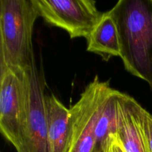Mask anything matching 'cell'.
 I'll return each instance as SVG.
<instances>
[{
	"label": "cell",
	"mask_w": 152,
	"mask_h": 152,
	"mask_svg": "<svg viewBox=\"0 0 152 152\" xmlns=\"http://www.w3.org/2000/svg\"><path fill=\"white\" fill-rule=\"evenodd\" d=\"M38 17L33 0L0 1V69L28 71L37 62L32 37Z\"/></svg>",
	"instance_id": "cell-2"
},
{
	"label": "cell",
	"mask_w": 152,
	"mask_h": 152,
	"mask_svg": "<svg viewBox=\"0 0 152 152\" xmlns=\"http://www.w3.org/2000/svg\"><path fill=\"white\" fill-rule=\"evenodd\" d=\"M87 51L97 54L105 61L120 56V41L117 24L111 11L105 12L87 39Z\"/></svg>",
	"instance_id": "cell-8"
},
{
	"label": "cell",
	"mask_w": 152,
	"mask_h": 152,
	"mask_svg": "<svg viewBox=\"0 0 152 152\" xmlns=\"http://www.w3.org/2000/svg\"><path fill=\"white\" fill-rule=\"evenodd\" d=\"M143 109L133 97L119 92L116 135L126 152H149L142 126Z\"/></svg>",
	"instance_id": "cell-7"
},
{
	"label": "cell",
	"mask_w": 152,
	"mask_h": 152,
	"mask_svg": "<svg viewBox=\"0 0 152 152\" xmlns=\"http://www.w3.org/2000/svg\"><path fill=\"white\" fill-rule=\"evenodd\" d=\"M45 114L51 152H67L70 110L53 94H45Z\"/></svg>",
	"instance_id": "cell-9"
},
{
	"label": "cell",
	"mask_w": 152,
	"mask_h": 152,
	"mask_svg": "<svg viewBox=\"0 0 152 152\" xmlns=\"http://www.w3.org/2000/svg\"><path fill=\"white\" fill-rule=\"evenodd\" d=\"M107 83L96 76L69 108L67 152H99L95 129L99 101Z\"/></svg>",
	"instance_id": "cell-5"
},
{
	"label": "cell",
	"mask_w": 152,
	"mask_h": 152,
	"mask_svg": "<svg viewBox=\"0 0 152 152\" xmlns=\"http://www.w3.org/2000/svg\"><path fill=\"white\" fill-rule=\"evenodd\" d=\"M30 108L26 131L16 152H51L45 114V81L37 62L28 70Z\"/></svg>",
	"instance_id": "cell-6"
},
{
	"label": "cell",
	"mask_w": 152,
	"mask_h": 152,
	"mask_svg": "<svg viewBox=\"0 0 152 152\" xmlns=\"http://www.w3.org/2000/svg\"><path fill=\"white\" fill-rule=\"evenodd\" d=\"M142 126L148 142L149 152H152V114L145 109L142 111Z\"/></svg>",
	"instance_id": "cell-10"
},
{
	"label": "cell",
	"mask_w": 152,
	"mask_h": 152,
	"mask_svg": "<svg viewBox=\"0 0 152 152\" xmlns=\"http://www.w3.org/2000/svg\"><path fill=\"white\" fill-rule=\"evenodd\" d=\"M126 71L152 89V0H120L110 10Z\"/></svg>",
	"instance_id": "cell-1"
},
{
	"label": "cell",
	"mask_w": 152,
	"mask_h": 152,
	"mask_svg": "<svg viewBox=\"0 0 152 152\" xmlns=\"http://www.w3.org/2000/svg\"><path fill=\"white\" fill-rule=\"evenodd\" d=\"M107 152H108V151H107Z\"/></svg>",
	"instance_id": "cell-11"
},
{
	"label": "cell",
	"mask_w": 152,
	"mask_h": 152,
	"mask_svg": "<svg viewBox=\"0 0 152 152\" xmlns=\"http://www.w3.org/2000/svg\"><path fill=\"white\" fill-rule=\"evenodd\" d=\"M39 17L66 31L71 39H87L103 13L92 0H33Z\"/></svg>",
	"instance_id": "cell-4"
},
{
	"label": "cell",
	"mask_w": 152,
	"mask_h": 152,
	"mask_svg": "<svg viewBox=\"0 0 152 152\" xmlns=\"http://www.w3.org/2000/svg\"><path fill=\"white\" fill-rule=\"evenodd\" d=\"M29 108L28 71L0 69V131L16 150L25 137Z\"/></svg>",
	"instance_id": "cell-3"
}]
</instances>
